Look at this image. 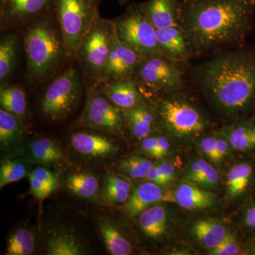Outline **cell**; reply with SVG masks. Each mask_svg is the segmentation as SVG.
Instances as JSON below:
<instances>
[{"label": "cell", "mask_w": 255, "mask_h": 255, "mask_svg": "<svg viewBox=\"0 0 255 255\" xmlns=\"http://www.w3.org/2000/svg\"><path fill=\"white\" fill-rule=\"evenodd\" d=\"M193 78L221 115L233 121L251 116L255 99V47L216 55L193 69Z\"/></svg>", "instance_id": "obj_1"}, {"label": "cell", "mask_w": 255, "mask_h": 255, "mask_svg": "<svg viewBox=\"0 0 255 255\" xmlns=\"http://www.w3.org/2000/svg\"><path fill=\"white\" fill-rule=\"evenodd\" d=\"M255 0H190L182 2L179 25L194 55L243 46L255 25Z\"/></svg>", "instance_id": "obj_2"}, {"label": "cell", "mask_w": 255, "mask_h": 255, "mask_svg": "<svg viewBox=\"0 0 255 255\" xmlns=\"http://www.w3.org/2000/svg\"><path fill=\"white\" fill-rule=\"evenodd\" d=\"M23 39L26 79L30 86L38 87L59 73L69 58L53 7L23 27Z\"/></svg>", "instance_id": "obj_3"}, {"label": "cell", "mask_w": 255, "mask_h": 255, "mask_svg": "<svg viewBox=\"0 0 255 255\" xmlns=\"http://www.w3.org/2000/svg\"><path fill=\"white\" fill-rule=\"evenodd\" d=\"M182 90L164 94L152 107L157 124L164 131L177 138H191L206 130L209 121L202 110Z\"/></svg>", "instance_id": "obj_4"}, {"label": "cell", "mask_w": 255, "mask_h": 255, "mask_svg": "<svg viewBox=\"0 0 255 255\" xmlns=\"http://www.w3.org/2000/svg\"><path fill=\"white\" fill-rule=\"evenodd\" d=\"M100 0H53L69 58H76L82 40L100 17Z\"/></svg>", "instance_id": "obj_5"}, {"label": "cell", "mask_w": 255, "mask_h": 255, "mask_svg": "<svg viewBox=\"0 0 255 255\" xmlns=\"http://www.w3.org/2000/svg\"><path fill=\"white\" fill-rule=\"evenodd\" d=\"M115 24L113 20L100 16L92 25L76 54L82 70L87 78L97 86L102 82L108 61Z\"/></svg>", "instance_id": "obj_6"}, {"label": "cell", "mask_w": 255, "mask_h": 255, "mask_svg": "<svg viewBox=\"0 0 255 255\" xmlns=\"http://www.w3.org/2000/svg\"><path fill=\"white\" fill-rule=\"evenodd\" d=\"M117 36L142 58L164 57L159 48L157 29L140 12L137 3L114 18Z\"/></svg>", "instance_id": "obj_7"}, {"label": "cell", "mask_w": 255, "mask_h": 255, "mask_svg": "<svg viewBox=\"0 0 255 255\" xmlns=\"http://www.w3.org/2000/svg\"><path fill=\"white\" fill-rule=\"evenodd\" d=\"M186 65L166 57H150L138 64L134 77L142 90L154 93H169L185 87Z\"/></svg>", "instance_id": "obj_8"}, {"label": "cell", "mask_w": 255, "mask_h": 255, "mask_svg": "<svg viewBox=\"0 0 255 255\" xmlns=\"http://www.w3.org/2000/svg\"><path fill=\"white\" fill-rule=\"evenodd\" d=\"M81 92L78 70L69 67L47 87L41 100L42 112L54 122L66 119L78 106Z\"/></svg>", "instance_id": "obj_9"}, {"label": "cell", "mask_w": 255, "mask_h": 255, "mask_svg": "<svg viewBox=\"0 0 255 255\" xmlns=\"http://www.w3.org/2000/svg\"><path fill=\"white\" fill-rule=\"evenodd\" d=\"M124 124L123 110L114 105L103 92L94 88L87 94L85 108L75 127L122 135Z\"/></svg>", "instance_id": "obj_10"}, {"label": "cell", "mask_w": 255, "mask_h": 255, "mask_svg": "<svg viewBox=\"0 0 255 255\" xmlns=\"http://www.w3.org/2000/svg\"><path fill=\"white\" fill-rule=\"evenodd\" d=\"M53 7V0H1V29L23 28Z\"/></svg>", "instance_id": "obj_11"}, {"label": "cell", "mask_w": 255, "mask_h": 255, "mask_svg": "<svg viewBox=\"0 0 255 255\" xmlns=\"http://www.w3.org/2000/svg\"><path fill=\"white\" fill-rule=\"evenodd\" d=\"M143 59L119 39L115 27L108 61L101 83L132 78L135 76L137 65Z\"/></svg>", "instance_id": "obj_12"}, {"label": "cell", "mask_w": 255, "mask_h": 255, "mask_svg": "<svg viewBox=\"0 0 255 255\" xmlns=\"http://www.w3.org/2000/svg\"><path fill=\"white\" fill-rule=\"evenodd\" d=\"M157 38L164 57L169 59L187 64L194 56L187 33L179 25L157 29Z\"/></svg>", "instance_id": "obj_13"}, {"label": "cell", "mask_w": 255, "mask_h": 255, "mask_svg": "<svg viewBox=\"0 0 255 255\" xmlns=\"http://www.w3.org/2000/svg\"><path fill=\"white\" fill-rule=\"evenodd\" d=\"M182 0H148L137 4L140 12L156 29L179 25Z\"/></svg>", "instance_id": "obj_14"}, {"label": "cell", "mask_w": 255, "mask_h": 255, "mask_svg": "<svg viewBox=\"0 0 255 255\" xmlns=\"http://www.w3.org/2000/svg\"><path fill=\"white\" fill-rule=\"evenodd\" d=\"M102 92L122 110L132 108L144 100L142 89L135 77L102 82Z\"/></svg>", "instance_id": "obj_15"}, {"label": "cell", "mask_w": 255, "mask_h": 255, "mask_svg": "<svg viewBox=\"0 0 255 255\" xmlns=\"http://www.w3.org/2000/svg\"><path fill=\"white\" fill-rule=\"evenodd\" d=\"M218 132L223 135L232 150L243 153H255V119L241 117Z\"/></svg>", "instance_id": "obj_16"}, {"label": "cell", "mask_w": 255, "mask_h": 255, "mask_svg": "<svg viewBox=\"0 0 255 255\" xmlns=\"http://www.w3.org/2000/svg\"><path fill=\"white\" fill-rule=\"evenodd\" d=\"M74 150L87 157H106L118 152L119 147L105 135L89 132H79L70 138Z\"/></svg>", "instance_id": "obj_17"}, {"label": "cell", "mask_w": 255, "mask_h": 255, "mask_svg": "<svg viewBox=\"0 0 255 255\" xmlns=\"http://www.w3.org/2000/svg\"><path fill=\"white\" fill-rule=\"evenodd\" d=\"M172 200H174L173 196L165 194L160 186L147 182L134 189L124 209L130 217H135L159 201Z\"/></svg>", "instance_id": "obj_18"}, {"label": "cell", "mask_w": 255, "mask_h": 255, "mask_svg": "<svg viewBox=\"0 0 255 255\" xmlns=\"http://www.w3.org/2000/svg\"><path fill=\"white\" fill-rule=\"evenodd\" d=\"M124 121L135 138L142 140L150 135L157 124L152 106L142 100L138 105L123 110Z\"/></svg>", "instance_id": "obj_19"}, {"label": "cell", "mask_w": 255, "mask_h": 255, "mask_svg": "<svg viewBox=\"0 0 255 255\" xmlns=\"http://www.w3.org/2000/svg\"><path fill=\"white\" fill-rule=\"evenodd\" d=\"M255 186V162L245 159L235 164L227 175V193L230 197H241L251 192Z\"/></svg>", "instance_id": "obj_20"}, {"label": "cell", "mask_w": 255, "mask_h": 255, "mask_svg": "<svg viewBox=\"0 0 255 255\" xmlns=\"http://www.w3.org/2000/svg\"><path fill=\"white\" fill-rule=\"evenodd\" d=\"M173 196L175 202L187 210L207 209L214 205L216 199L213 193L187 180L178 185Z\"/></svg>", "instance_id": "obj_21"}, {"label": "cell", "mask_w": 255, "mask_h": 255, "mask_svg": "<svg viewBox=\"0 0 255 255\" xmlns=\"http://www.w3.org/2000/svg\"><path fill=\"white\" fill-rule=\"evenodd\" d=\"M26 150L28 161L43 165L60 163L65 159V155L58 144L48 137L33 140Z\"/></svg>", "instance_id": "obj_22"}, {"label": "cell", "mask_w": 255, "mask_h": 255, "mask_svg": "<svg viewBox=\"0 0 255 255\" xmlns=\"http://www.w3.org/2000/svg\"><path fill=\"white\" fill-rule=\"evenodd\" d=\"M192 232L198 241L210 251L217 248L228 235L227 228L216 219H201L193 225Z\"/></svg>", "instance_id": "obj_23"}, {"label": "cell", "mask_w": 255, "mask_h": 255, "mask_svg": "<svg viewBox=\"0 0 255 255\" xmlns=\"http://www.w3.org/2000/svg\"><path fill=\"white\" fill-rule=\"evenodd\" d=\"M46 251L49 255H82L87 253L86 248L78 238L61 231L48 235Z\"/></svg>", "instance_id": "obj_24"}, {"label": "cell", "mask_w": 255, "mask_h": 255, "mask_svg": "<svg viewBox=\"0 0 255 255\" xmlns=\"http://www.w3.org/2000/svg\"><path fill=\"white\" fill-rule=\"evenodd\" d=\"M101 236L105 242L106 248L113 255H130L132 246L130 242L124 237L119 228L111 219H101L98 223Z\"/></svg>", "instance_id": "obj_25"}, {"label": "cell", "mask_w": 255, "mask_h": 255, "mask_svg": "<svg viewBox=\"0 0 255 255\" xmlns=\"http://www.w3.org/2000/svg\"><path fill=\"white\" fill-rule=\"evenodd\" d=\"M184 179L205 189H214L219 184V175L209 162L203 159H196L188 164Z\"/></svg>", "instance_id": "obj_26"}, {"label": "cell", "mask_w": 255, "mask_h": 255, "mask_svg": "<svg viewBox=\"0 0 255 255\" xmlns=\"http://www.w3.org/2000/svg\"><path fill=\"white\" fill-rule=\"evenodd\" d=\"M139 225L148 237L158 239L164 236L167 227V212L163 206L155 205L147 208L140 214Z\"/></svg>", "instance_id": "obj_27"}, {"label": "cell", "mask_w": 255, "mask_h": 255, "mask_svg": "<svg viewBox=\"0 0 255 255\" xmlns=\"http://www.w3.org/2000/svg\"><path fill=\"white\" fill-rule=\"evenodd\" d=\"M31 192L38 200H44L56 189L58 177L44 167L33 169L28 175Z\"/></svg>", "instance_id": "obj_28"}, {"label": "cell", "mask_w": 255, "mask_h": 255, "mask_svg": "<svg viewBox=\"0 0 255 255\" xmlns=\"http://www.w3.org/2000/svg\"><path fill=\"white\" fill-rule=\"evenodd\" d=\"M1 108L14 114L18 118L24 117L27 111L25 92L21 87L3 84L0 89Z\"/></svg>", "instance_id": "obj_29"}, {"label": "cell", "mask_w": 255, "mask_h": 255, "mask_svg": "<svg viewBox=\"0 0 255 255\" xmlns=\"http://www.w3.org/2000/svg\"><path fill=\"white\" fill-rule=\"evenodd\" d=\"M18 37L14 33H8L1 38L0 42V80L11 75L15 64L18 50Z\"/></svg>", "instance_id": "obj_30"}, {"label": "cell", "mask_w": 255, "mask_h": 255, "mask_svg": "<svg viewBox=\"0 0 255 255\" xmlns=\"http://www.w3.org/2000/svg\"><path fill=\"white\" fill-rule=\"evenodd\" d=\"M67 187L73 194L81 198L90 199L97 194L98 179L90 173H75L67 178Z\"/></svg>", "instance_id": "obj_31"}, {"label": "cell", "mask_w": 255, "mask_h": 255, "mask_svg": "<svg viewBox=\"0 0 255 255\" xmlns=\"http://www.w3.org/2000/svg\"><path fill=\"white\" fill-rule=\"evenodd\" d=\"M131 184L128 181L116 175H110L106 179L105 199L112 205L127 203L130 198Z\"/></svg>", "instance_id": "obj_32"}, {"label": "cell", "mask_w": 255, "mask_h": 255, "mask_svg": "<svg viewBox=\"0 0 255 255\" xmlns=\"http://www.w3.org/2000/svg\"><path fill=\"white\" fill-rule=\"evenodd\" d=\"M23 132V127L20 119L16 116L0 110V142L6 147L16 141Z\"/></svg>", "instance_id": "obj_33"}, {"label": "cell", "mask_w": 255, "mask_h": 255, "mask_svg": "<svg viewBox=\"0 0 255 255\" xmlns=\"http://www.w3.org/2000/svg\"><path fill=\"white\" fill-rule=\"evenodd\" d=\"M35 249L34 235L26 228H20L11 235L7 242L6 255H31Z\"/></svg>", "instance_id": "obj_34"}, {"label": "cell", "mask_w": 255, "mask_h": 255, "mask_svg": "<svg viewBox=\"0 0 255 255\" xmlns=\"http://www.w3.org/2000/svg\"><path fill=\"white\" fill-rule=\"evenodd\" d=\"M153 167L152 161L139 156L128 157L120 163L121 169L134 179L146 178Z\"/></svg>", "instance_id": "obj_35"}, {"label": "cell", "mask_w": 255, "mask_h": 255, "mask_svg": "<svg viewBox=\"0 0 255 255\" xmlns=\"http://www.w3.org/2000/svg\"><path fill=\"white\" fill-rule=\"evenodd\" d=\"M26 167L18 161L7 160L2 162L0 168V187L21 180L26 176Z\"/></svg>", "instance_id": "obj_36"}, {"label": "cell", "mask_w": 255, "mask_h": 255, "mask_svg": "<svg viewBox=\"0 0 255 255\" xmlns=\"http://www.w3.org/2000/svg\"><path fill=\"white\" fill-rule=\"evenodd\" d=\"M243 253L241 244L234 235L228 233L227 237L217 248L211 250L210 255H238Z\"/></svg>", "instance_id": "obj_37"}, {"label": "cell", "mask_w": 255, "mask_h": 255, "mask_svg": "<svg viewBox=\"0 0 255 255\" xmlns=\"http://www.w3.org/2000/svg\"><path fill=\"white\" fill-rule=\"evenodd\" d=\"M217 133L206 135L201 139L199 147L203 153L213 162H219L217 152Z\"/></svg>", "instance_id": "obj_38"}, {"label": "cell", "mask_w": 255, "mask_h": 255, "mask_svg": "<svg viewBox=\"0 0 255 255\" xmlns=\"http://www.w3.org/2000/svg\"><path fill=\"white\" fill-rule=\"evenodd\" d=\"M141 148L147 155L159 159L158 135H148L142 139Z\"/></svg>", "instance_id": "obj_39"}, {"label": "cell", "mask_w": 255, "mask_h": 255, "mask_svg": "<svg viewBox=\"0 0 255 255\" xmlns=\"http://www.w3.org/2000/svg\"><path fill=\"white\" fill-rule=\"evenodd\" d=\"M243 221L247 229L255 233V201H253L247 206L245 210Z\"/></svg>", "instance_id": "obj_40"}, {"label": "cell", "mask_w": 255, "mask_h": 255, "mask_svg": "<svg viewBox=\"0 0 255 255\" xmlns=\"http://www.w3.org/2000/svg\"><path fill=\"white\" fill-rule=\"evenodd\" d=\"M155 167L168 184L173 180L176 174V167L173 163L170 162H164L157 164Z\"/></svg>", "instance_id": "obj_41"}, {"label": "cell", "mask_w": 255, "mask_h": 255, "mask_svg": "<svg viewBox=\"0 0 255 255\" xmlns=\"http://www.w3.org/2000/svg\"><path fill=\"white\" fill-rule=\"evenodd\" d=\"M217 133V152L219 156V161L222 160L225 157L228 155L231 150V145L228 143V140L221 135L219 132Z\"/></svg>", "instance_id": "obj_42"}, {"label": "cell", "mask_w": 255, "mask_h": 255, "mask_svg": "<svg viewBox=\"0 0 255 255\" xmlns=\"http://www.w3.org/2000/svg\"><path fill=\"white\" fill-rule=\"evenodd\" d=\"M159 157V158L165 157L170 151V142L167 137L163 135H158Z\"/></svg>", "instance_id": "obj_43"}, {"label": "cell", "mask_w": 255, "mask_h": 255, "mask_svg": "<svg viewBox=\"0 0 255 255\" xmlns=\"http://www.w3.org/2000/svg\"><path fill=\"white\" fill-rule=\"evenodd\" d=\"M250 253H255V238L250 240L249 251Z\"/></svg>", "instance_id": "obj_44"}, {"label": "cell", "mask_w": 255, "mask_h": 255, "mask_svg": "<svg viewBox=\"0 0 255 255\" xmlns=\"http://www.w3.org/2000/svg\"><path fill=\"white\" fill-rule=\"evenodd\" d=\"M130 1H131V0H119V3L120 5H125Z\"/></svg>", "instance_id": "obj_45"}, {"label": "cell", "mask_w": 255, "mask_h": 255, "mask_svg": "<svg viewBox=\"0 0 255 255\" xmlns=\"http://www.w3.org/2000/svg\"><path fill=\"white\" fill-rule=\"evenodd\" d=\"M251 116L253 117H254L255 119V102H254V106H253V112H252Z\"/></svg>", "instance_id": "obj_46"}, {"label": "cell", "mask_w": 255, "mask_h": 255, "mask_svg": "<svg viewBox=\"0 0 255 255\" xmlns=\"http://www.w3.org/2000/svg\"><path fill=\"white\" fill-rule=\"evenodd\" d=\"M190 1V0H182L183 2H187V1Z\"/></svg>", "instance_id": "obj_47"}]
</instances>
